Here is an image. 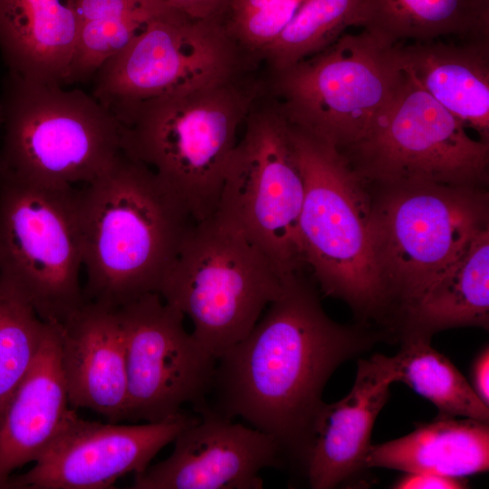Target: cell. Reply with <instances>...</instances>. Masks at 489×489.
I'll return each mask as SVG.
<instances>
[{
  "mask_svg": "<svg viewBox=\"0 0 489 489\" xmlns=\"http://www.w3.org/2000/svg\"><path fill=\"white\" fill-rule=\"evenodd\" d=\"M251 331L216 359L206 407L272 436L300 464L329 378L378 339L340 325L301 273L289 278Z\"/></svg>",
  "mask_w": 489,
  "mask_h": 489,
  "instance_id": "1",
  "label": "cell"
},
{
  "mask_svg": "<svg viewBox=\"0 0 489 489\" xmlns=\"http://www.w3.org/2000/svg\"><path fill=\"white\" fill-rule=\"evenodd\" d=\"M86 302L119 307L158 292L196 223L145 164L122 151L78 188Z\"/></svg>",
  "mask_w": 489,
  "mask_h": 489,
  "instance_id": "2",
  "label": "cell"
},
{
  "mask_svg": "<svg viewBox=\"0 0 489 489\" xmlns=\"http://www.w3.org/2000/svg\"><path fill=\"white\" fill-rule=\"evenodd\" d=\"M257 92L235 76L120 108L112 113L120 123L121 151L149 167L196 222L207 219Z\"/></svg>",
  "mask_w": 489,
  "mask_h": 489,
  "instance_id": "3",
  "label": "cell"
},
{
  "mask_svg": "<svg viewBox=\"0 0 489 489\" xmlns=\"http://www.w3.org/2000/svg\"><path fill=\"white\" fill-rule=\"evenodd\" d=\"M289 124L304 181L300 238L305 265L325 294L360 315L379 314L387 301L373 254L366 181L336 146Z\"/></svg>",
  "mask_w": 489,
  "mask_h": 489,
  "instance_id": "4",
  "label": "cell"
},
{
  "mask_svg": "<svg viewBox=\"0 0 489 489\" xmlns=\"http://www.w3.org/2000/svg\"><path fill=\"white\" fill-rule=\"evenodd\" d=\"M0 177L47 187L87 184L121 152L120 123L92 94L9 75Z\"/></svg>",
  "mask_w": 489,
  "mask_h": 489,
  "instance_id": "5",
  "label": "cell"
},
{
  "mask_svg": "<svg viewBox=\"0 0 489 489\" xmlns=\"http://www.w3.org/2000/svg\"><path fill=\"white\" fill-rule=\"evenodd\" d=\"M288 279L245 234L214 214L194 224L158 294L191 321L192 335L217 359L251 331Z\"/></svg>",
  "mask_w": 489,
  "mask_h": 489,
  "instance_id": "6",
  "label": "cell"
},
{
  "mask_svg": "<svg viewBox=\"0 0 489 489\" xmlns=\"http://www.w3.org/2000/svg\"><path fill=\"white\" fill-rule=\"evenodd\" d=\"M372 201V249L387 306L401 312L488 227L479 187L381 186Z\"/></svg>",
  "mask_w": 489,
  "mask_h": 489,
  "instance_id": "7",
  "label": "cell"
},
{
  "mask_svg": "<svg viewBox=\"0 0 489 489\" xmlns=\"http://www.w3.org/2000/svg\"><path fill=\"white\" fill-rule=\"evenodd\" d=\"M275 74L287 121L340 150L366 136L406 77L398 44L363 29Z\"/></svg>",
  "mask_w": 489,
  "mask_h": 489,
  "instance_id": "8",
  "label": "cell"
},
{
  "mask_svg": "<svg viewBox=\"0 0 489 489\" xmlns=\"http://www.w3.org/2000/svg\"><path fill=\"white\" fill-rule=\"evenodd\" d=\"M82 267L78 188L0 177V277L62 324L85 302Z\"/></svg>",
  "mask_w": 489,
  "mask_h": 489,
  "instance_id": "9",
  "label": "cell"
},
{
  "mask_svg": "<svg viewBox=\"0 0 489 489\" xmlns=\"http://www.w3.org/2000/svg\"><path fill=\"white\" fill-rule=\"evenodd\" d=\"M244 122L215 214L245 234L287 279L305 266L300 238L304 181L290 124L277 105L252 109Z\"/></svg>",
  "mask_w": 489,
  "mask_h": 489,
  "instance_id": "10",
  "label": "cell"
},
{
  "mask_svg": "<svg viewBox=\"0 0 489 489\" xmlns=\"http://www.w3.org/2000/svg\"><path fill=\"white\" fill-rule=\"evenodd\" d=\"M340 151L364 180L380 186L480 187L487 179L489 142L472 137L407 74L366 136Z\"/></svg>",
  "mask_w": 489,
  "mask_h": 489,
  "instance_id": "11",
  "label": "cell"
},
{
  "mask_svg": "<svg viewBox=\"0 0 489 489\" xmlns=\"http://www.w3.org/2000/svg\"><path fill=\"white\" fill-rule=\"evenodd\" d=\"M244 50L220 17L176 12L157 18L93 76L92 95L111 112L147 99L237 76Z\"/></svg>",
  "mask_w": 489,
  "mask_h": 489,
  "instance_id": "12",
  "label": "cell"
},
{
  "mask_svg": "<svg viewBox=\"0 0 489 489\" xmlns=\"http://www.w3.org/2000/svg\"><path fill=\"white\" fill-rule=\"evenodd\" d=\"M128 381L126 419L158 422L206 403L216 359L184 327V315L158 292L118 309Z\"/></svg>",
  "mask_w": 489,
  "mask_h": 489,
  "instance_id": "13",
  "label": "cell"
},
{
  "mask_svg": "<svg viewBox=\"0 0 489 489\" xmlns=\"http://www.w3.org/2000/svg\"><path fill=\"white\" fill-rule=\"evenodd\" d=\"M197 417L180 413L141 425L99 423L75 413L26 473L1 488L104 489L121 476L144 471L153 457Z\"/></svg>",
  "mask_w": 489,
  "mask_h": 489,
  "instance_id": "14",
  "label": "cell"
},
{
  "mask_svg": "<svg viewBox=\"0 0 489 489\" xmlns=\"http://www.w3.org/2000/svg\"><path fill=\"white\" fill-rule=\"evenodd\" d=\"M175 438L165 460L135 474L134 489H259V473L282 464L278 443L206 407Z\"/></svg>",
  "mask_w": 489,
  "mask_h": 489,
  "instance_id": "15",
  "label": "cell"
},
{
  "mask_svg": "<svg viewBox=\"0 0 489 489\" xmlns=\"http://www.w3.org/2000/svg\"><path fill=\"white\" fill-rule=\"evenodd\" d=\"M394 382L393 357L374 354L358 360L355 381L347 396L321 404L300 461L312 488H333L366 468L373 425Z\"/></svg>",
  "mask_w": 489,
  "mask_h": 489,
  "instance_id": "16",
  "label": "cell"
},
{
  "mask_svg": "<svg viewBox=\"0 0 489 489\" xmlns=\"http://www.w3.org/2000/svg\"><path fill=\"white\" fill-rule=\"evenodd\" d=\"M60 356L70 406L112 423L126 419L128 381L118 310L86 302L60 324Z\"/></svg>",
  "mask_w": 489,
  "mask_h": 489,
  "instance_id": "17",
  "label": "cell"
},
{
  "mask_svg": "<svg viewBox=\"0 0 489 489\" xmlns=\"http://www.w3.org/2000/svg\"><path fill=\"white\" fill-rule=\"evenodd\" d=\"M75 413L61 365L60 324L48 322L37 356L0 421V488L14 470L34 462Z\"/></svg>",
  "mask_w": 489,
  "mask_h": 489,
  "instance_id": "18",
  "label": "cell"
},
{
  "mask_svg": "<svg viewBox=\"0 0 489 489\" xmlns=\"http://www.w3.org/2000/svg\"><path fill=\"white\" fill-rule=\"evenodd\" d=\"M398 54L410 79L489 142V41L403 43Z\"/></svg>",
  "mask_w": 489,
  "mask_h": 489,
  "instance_id": "19",
  "label": "cell"
},
{
  "mask_svg": "<svg viewBox=\"0 0 489 489\" xmlns=\"http://www.w3.org/2000/svg\"><path fill=\"white\" fill-rule=\"evenodd\" d=\"M78 33L74 0H0V49L11 74L64 85Z\"/></svg>",
  "mask_w": 489,
  "mask_h": 489,
  "instance_id": "20",
  "label": "cell"
},
{
  "mask_svg": "<svg viewBox=\"0 0 489 489\" xmlns=\"http://www.w3.org/2000/svg\"><path fill=\"white\" fill-rule=\"evenodd\" d=\"M365 466L455 478L487 472L488 422L437 417L407 436L370 445Z\"/></svg>",
  "mask_w": 489,
  "mask_h": 489,
  "instance_id": "21",
  "label": "cell"
},
{
  "mask_svg": "<svg viewBox=\"0 0 489 489\" xmlns=\"http://www.w3.org/2000/svg\"><path fill=\"white\" fill-rule=\"evenodd\" d=\"M402 337L454 327L488 328L489 230L477 234L463 253L402 312Z\"/></svg>",
  "mask_w": 489,
  "mask_h": 489,
  "instance_id": "22",
  "label": "cell"
},
{
  "mask_svg": "<svg viewBox=\"0 0 489 489\" xmlns=\"http://www.w3.org/2000/svg\"><path fill=\"white\" fill-rule=\"evenodd\" d=\"M353 26L390 45L452 35L489 41V0H362Z\"/></svg>",
  "mask_w": 489,
  "mask_h": 489,
  "instance_id": "23",
  "label": "cell"
},
{
  "mask_svg": "<svg viewBox=\"0 0 489 489\" xmlns=\"http://www.w3.org/2000/svg\"><path fill=\"white\" fill-rule=\"evenodd\" d=\"M396 381L408 385L431 401L442 417L489 420V409L453 363L430 345V338L402 337L399 351L393 356Z\"/></svg>",
  "mask_w": 489,
  "mask_h": 489,
  "instance_id": "24",
  "label": "cell"
},
{
  "mask_svg": "<svg viewBox=\"0 0 489 489\" xmlns=\"http://www.w3.org/2000/svg\"><path fill=\"white\" fill-rule=\"evenodd\" d=\"M362 0H305L284 30L261 54L282 72L323 50L353 26Z\"/></svg>",
  "mask_w": 489,
  "mask_h": 489,
  "instance_id": "25",
  "label": "cell"
},
{
  "mask_svg": "<svg viewBox=\"0 0 489 489\" xmlns=\"http://www.w3.org/2000/svg\"><path fill=\"white\" fill-rule=\"evenodd\" d=\"M47 324L24 295L0 277V421L37 356Z\"/></svg>",
  "mask_w": 489,
  "mask_h": 489,
  "instance_id": "26",
  "label": "cell"
},
{
  "mask_svg": "<svg viewBox=\"0 0 489 489\" xmlns=\"http://www.w3.org/2000/svg\"><path fill=\"white\" fill-rule=\"evenodd\" d=\"M305 0H230L220 16L244 50L261 54L291 22Z\"/></svg>",
  "mask_w": 489,
  "mask_h": 489,
  "instance_id": "27",
  "label": "cell"
},
{
  "mask_svg": "<svg viewBox=\"0 0 489 489\" xmlns=\"http://www.w3.org/2000/svg\"><path fill=\"white\" fill-rule=\"evenodd\" d=\"M74 5L79 24L129 17L156 19L178 12L161 0H74Z\"/></svg>",
  "mask_w": 489,
  "mask_h": 489,
  "instance_id": "28",
  "label": "cell"
},
{
  "mask_svg": "<svg viewBox=\"0 0 489 489\" xmlns=\"http://www.w3.org/2000/svg\"><path fill=\"white\" fill-rule=\"evenodd\" d=\"M467 484L463 478H455L432 473H407L392 486L397 489H459Z\"/></svg>",
  "mask_w": 489,
  "mask_h": 489,
  "instance_id": "29",
  "label": "cell"
},
{
  "mask_svg": "<svg viewBox=\"0 0 489 489\" xmlns=\"http://www.w3.org/2000/svg\"><path fill=\"white\" fill-rule=\"evenodd\" d=\"M170 8L193 19L220 17L230 0H161Z\"/></svg>",
  "mask_w": 489,
  "mask_h": 489,
  "instance_id": "30",
  "label": "cell"
},
{
  "mask_svg": "<svg viewBox=\"0 0 489 489\" xmlns=\"http://www.w3.org/2000/svg\"><path fill=\"white\" fill-rule=\"evenodd\" d=\"M489 349L486 346L478 354L472 367L473 389L489 407Z\"/></svg>",
  "mask_w": 489,
  "mask_h": 489,
  "instance_id": "31",
  "label": "cell"
},
{
  "mask_svg": "<svg viewBox=\"0 0 489 489\" xmlns=\"http://www.w3.org/2000/svg\"><path fill=\"white\" fill-rule=\"evenodd\" d=\"M2 123H3V108H2L1 101H0V129H1V127H2Z\"/></svg>",
  "mask_w": 489,
  "mask_h": 489,
  "instance_id": "32",
  "label": "cell"
}]
</instances>
